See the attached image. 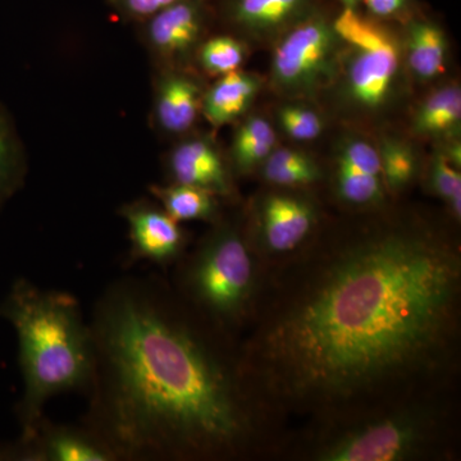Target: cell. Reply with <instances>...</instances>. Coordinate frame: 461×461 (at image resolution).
I'll list each match as a JSON object with an SVG mask.
<instances>
[{"label":"cell","instance_id":"7","mask_svg":"<svg viewBox=\"0 0 461 461\" xmlns=\"http://www.w3.org/2000/svg\"><path fill=\"white\" fill-rule=\"evenodd\" d=\"M269 85L278 96L312 102L335 83L344 41L333 18L317 9L272 45Z\"/></svg>","mask_w":461,"mask_h":461},{"label":"cell","instance_id":"11","mask_svg":"<svg viewBox=\"0 0 461 461\" xmlns=\"http://www.w3.org/2000/svg\"><path fill=\"white\" fill-rule=\"evenodd\" d=\"M333 191L350 208L375 211L386 202L377 145L363 135L348 133L333 153Z\"/></svg>","mask_w":461,"mask_h":461},{"label":"cell","instance_id":"26","mask_svg":"<svg viewBox=\"0 0 461 461\" xmlns=\"http://www.w3.org/2000/svg\"><path fill=\"white\" fill-rule=\"evenodd\" d=\"M429 186L439 199L447 203L455 220L461 214L460 168L454 166L441 149L436 151L429 165Z\"/></svg>","mask_w":461,"mask_h":461},{"label":"cell","instance_id":"17","mask_svg":"<svg viewBox=\"0 0 461 461\" xmlns=\"http://www.w3.org/2000/svg\"><path fill=\"white\" fill-rule=\"evenodd\" d=\"M402 45L408 74L418 83H432L446 71L447 36L435 21L409 17L405 21Z\"/></svg>","mask_w":461,"mask_h":461},{"label":"cell","instance_id":"3","mask_svg":"<svg viewBox=\"0 0 461 461\" xmlns=\"http://www.w3.org/2000/svg\"><path fill=\"white\" fill-rule=\"evenodd\" d=\"M0 318L16 330L23 393L16 405L21 441L32 438L51 397L86 395L93 372L89 324L80 303L65 291L18 278L0 303Z\"/></svg>","mask_w":461,"mask_h":461},{"label":"cell","instance_id":"27","mask_svg":"<svg viewBox=\"0 0 461 461\" xmlns=\"http://www.w3.org/2000/svg\"><path fill=\"white\" fill-rule=\"evenodd\" d=\"M105 2L121 20L138 25L141 21L182 0H105Z\"/></svg>","mask_w":461,"mask_h":461},{"label":"cell","instance_id":"23","mask_svg":"<svg viewBox=\"0 0 461 461\" xmlns=\"http://www.w3.org/2000/svg\"><path fill=\"white\" fill-rule=\"evenodd\" d=\"M382 177L388 194L408 189L420 173V157L411 142L395 135H382L377 144Z\"/></svg>","mask_w":461,"mask_h":461},{"label":"cell","instance_id":"6","mask_svg":"<svg viewBox=\"0 0 461 461\" xmlns=\"http://www.w3.org/2000/svg\"><path fill=\"white\" fill-rule=\"evenodd\" d=\"M344 41L335 83L327 93L342 117L375 122L393 111L405 91L402 38L384 21L342 9L333 18Z\"/></svg>","mask_w":461,"mask_h":461},{"label":"cell","instance_id":"22","mask_svg":"<svg viewBox=\"0 0 461 461\" xmlns=\"http://www.w3.org/2000/svg\"><path fill=\"white\" fill-rule=\"evenodd\" d=\"M27 175V156L16 124L0 103V211L23 189Z\"/></svg>","mask_w":461,"mask_h":461},{"label":"cell","instance_id":"19","mask_svg":"<svg viewBox=\"0 0 461 461\" xmlns=\"http://www.w3.org/2000/svg\"><path fill=\"white\" fill-rule=\"evenodd\" d=\"M277 148V133L268 118L248 113L239 121L227 153L235 176L259 171L267 158Z\"/></svg>","mask_w":461,"mask_h":461},{"label":"cell","instance_id":"1","mask_svg":"<svg viewBox=\"0 0 461 461\" xmlns=\"http://www.w3.org/2000/svg\"><path fill=\"white\" fill-rule=\"evenodd\" d=\"M461 256L418 221L306 242L264 267L240 369L276 426L309 429L446 395L456 375Z\"/></svg>","mask_w":461,"mask_h":461},{"label":"cell","instance_id":"10","mask_svg":"<svg viewBox=\"0 0 461 461\" xmlns=\"http://www.w3.org/2000/svg\"><path fill=\"white\" fill-rule=\"evenodd\" d=\"M215 21L247 42L275 44L321 8L320 0H213Z\"/></svg>","mask_w":461,"mask_h":461},{"label":"cell","instance_id":"15","mask_svg":"<svg viewBox=\"0 0 461 461\" xmlns=\"http://www.w3.org/2000/svg\"><path fill=\"white\" fill-rule=\"evenodd\" d=\"M17 444L20 461H114L83 424H54L44 418L32 438H18Z\"/></svg>","mask_w":461,"mask_h":461},{"label":"cell","instance_id":"4","mask_svg":"<svg viewBox=\"0 0 461 461\" xmlns=\"http://www.w3.org/2000/svg\"><path fill=\"white\" fill-rule=\"evenodd\" d=\"M176 263L172 287L215 329L235 339L247 329L262 285L263 259L247 226L221 214Z\"/></svg>","mask_w":461,"mask_h":461},{"label":"cell","instance_id":"25","mask_svg":"<svg viewBox=\"0 0 461 461\" xmlns=\"http://www.w3.org/2000/svg\"><path fill=\"white\" fill-rule=\"evenodd\" d=\"M281 131L295 141H313L326 130L324 115L304 100H288L276 113Z\"/></svg>","mask_w":461,"mask_h":461},{"label":"cell","instance_id":"16","mask_svg":"<svg viewBox=\"0 0 461 461\" xmlns=\"http://www.w3.org/2000/svg\"><path fill=\"white\" fill-rule=\"evenodd\" d=\"M262 87V78L254 72L239 69L221 76L206 85L202 117L214 129L238 123L250 112Z\"/></svg>","mask_w":461,"mask_h":461},{"label":"cell","instance_id":"30","mask_svg":"<svg viewBox=\"0 0 461 461\" xmlns=\"http://www.w3.org/2000/svg\"><path fill=\"white\" fill-rule=\"evenodd\" d=\"M344 9H350V11H359L360 5L363 0H339Z\"/></svg>","mask_w":461,"mask_h":461},{"label":"cell","instance_id":"2","mask_svg":"<svg viewBox=\"0 0 461 461\" xmlns=\"http://www.w3.org/2000/svg\"><path fill=\"white\" fill-rule=\"evenodd\" d=\"M81 424L114 461H233L280 447L240 369L238 339L160 276L117 278L94 303Z\"/></svg>","mask_w":461,"mask_h":461},{"label":"cell","instance_id":"13","mask_svg":"<svg viewBox=\"0 0 461 461\" xmlns=\"http://www.w3.org/2000/svg\"><path fill=\"white\" fill-rule=\"evenodd\" d=\"M118 214L129 224V263L150 262L168 268L184 257L189 236L159 203L141 198L126 203Z\"/></svg>","mask_w":461,"mask_h":461},{"label":"cell","instance_id":"21","mask_svg":"<svg viewBox=\"0 0 461 461\" xmlns=\"http://www.w3.org/2000/svg\"><path fill=\"white\" fill-rule=\"evenodd\" d=\"M259 169L264 180L276 187L303 189L323 178L320 163L299 149L276 148Z\"/></svg>","mask_w":461,"mask_h":461},{"label":"cell","instance_id":"24","mask_svg":"<svg viewBox=\"0 0 461 461\" xmlns=\"http://www.w3.org/2000/svg\"><path fill=\"white\" fill-rule=\"evenodd\" d=\"M249 56L248 42L232 33L209 35L196 51L194 66L200 74L221 77L239 71Z\"/></svg>","mask_w":461,"mask_h":461},{"label":"cell","instance_id":"29","mask_svg":"<svg viewBox=\"0 0 461 461\" xmlns=\"http://www.w3.org/2000/svg\"><path fill=\"white\" fill-rule=\"evenodd\" d=\"M0 461H20L17 441L9 444L0 442Z\"/></svg>","mask_w":461,"mask_h":461},{"label":"cell","instance_id":"12","mask_svg":"<svg viewBox=\"0 0 461 461\" xmlns=\"http://www.w3.org/2000/svg\"><path fill=\"white\" fill-rule=\"evenodd\" d=\"M163 168L171 184L200 187L223 200L235 196L229 158L209 133L193 131L175 140Z\"/></svg>","mask_w":461,"mask_h":461},{"label":"cell","instance_id":"9","mask_svg":"<svg viewBox=\"0 0 461 461\" xmlns=\"http://www.w3.org/2000/svg\"><path fill=\"white\" fill-rule=\"evenodd\" d=\"M214 23L213 0H182L136 27L154 69L195 68L196 51Z\"/></svg>","mask_w":461,"mask_h":461},{"label":"cell","instance_id":"18","mask_svg":"<svg viewBox=\"0 0 461 461\" xmlns=\"http://www.w3.org/2000/svg\"><path fill=\"white\" fill-rule=\"evenodd\" d=\"M412 135L445 142L460 139L461 90L456 83L437 87L426 96L411 118Z\"/></svg>","mask_w":461,"mask_h":461},{"label":"cell","instance_id":"5","mask_svg":"<svg viewBox=\"0 0 461 461\" xmlns=\"http://www.w3.org/2000/svg\"><path fill=\"white\" fill-rule=\"evenodd\" d=\"M445 395L409 400L308 429L304 456L318 461H406L447 448Z\"/></svg>","mask_w":461,"mask_h":461},{"label":"cell","instance_id":"8","mask_svg":"<svg viewBox=\"0 0 461 461\" xmlns=\"http://www.w3.org/2000/svg\"><path fill=\"white\" fill-rule=\"evenodd\" d=\"M254 200L248 235L257 253L268 263L296 253L315 236L321 223L317 202L302 189L272 186Z\"/></svg>","mask_w":461,"mask_h":461},{"label":"cell","instance_id":"20","mask_svg":"<svg viewBox=\"0 0 461 461\" xmlns=\"http://www.w3.org/2000/svg\"><path fill=\"white\" fill-rule=\"evenodd\" d=\"M149 193L178 223L194 221L213 223L222 214V199L200 187L167 182L166 185H150Z\"/></svg>","mask_w":461,"mask_h":461},{"label":"cell","instance_id":"14","mask_svg":"<svg viewBox=\"0 0 461 461\" xmlns=\"http://www.w3.org/2000/svg\"><path fill=\"white\" fill-rule=\"evenodd\" d=\"M150 126L162 138L177 140L195 131L206 87L196 68L154 69Z\"/></svg>","mask_w":461,"mask_h":461},{"label":"cell","instance_id":"28","mask_svg":"<svg viewBox=\"0 0 461 461\" xmlns=\"http://www.w3.org/2000/svg\"><path fill=\"white\" fill-rule=\"evenodd\" d=\"M369 16L381 21H403L411 17L412 0H363Z\"/></svg>","mask_w":461,"mask_h":461}]
</instances>
